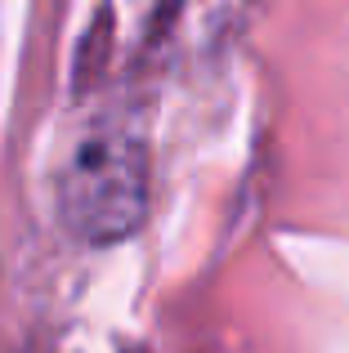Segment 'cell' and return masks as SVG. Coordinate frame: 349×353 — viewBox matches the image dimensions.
Segmentation results:
<instances>
[{
  "mask_svg": "<svg viewBox=\"0 0 349 353\" xmlns=\"http://www.w3.org/2000/svg\"><path fill=\"white\" fill-rule=\"evenodd\" d=\"M148 157L121 130H94L72 148L59 174V215L81 241H117L143 224Z\"/></svg>",
  "mask_w": 349,
  "mask_h": 353,
  "instance_id": "6da1fadb",
  "label": "cell"
}]
</instances>
